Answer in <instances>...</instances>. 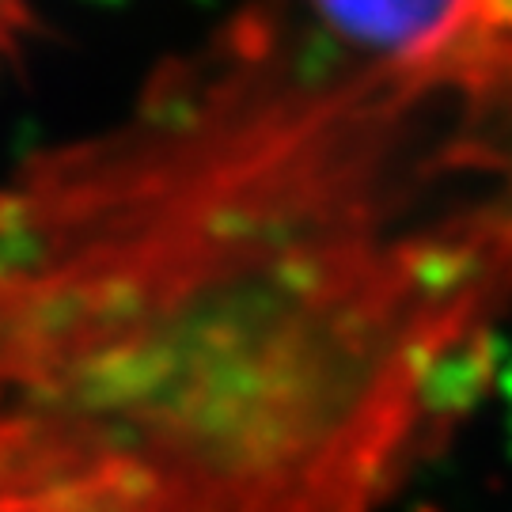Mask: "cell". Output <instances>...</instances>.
Masks as SVG:
<instances>
[{
  "instance_id": "cell-1",
  "label": "cell",
  "mask_w": 512,
  "mask_h": 512,
  "mask_svg": "<svg viewBox=\"0 0 512 512\" xmlns=\"http://www.w3.org/2000/svg\"><path fill=\"white\" fill-rule=\"evenodd\" d=\"M342 50L403 76L512 164V0H300Z\"/></svg>"
},
{
  "instance_id": "cell-2",
  "label": "cell",
  "mask_w": 512,
  "mask_h": 512,
  "mask_svg": "<svg viewBox=\"0 0 512 512\" xmlns=\"http://www.w3.org/2000/svg\"><path fill=\"white\" fill-rule=\"evenodd\" d=\"M494 391L505 399V406H509V418H512V342H505V349H501V361H497V376H494Z\"/></svg>"
}]
</instances>
